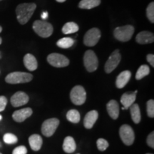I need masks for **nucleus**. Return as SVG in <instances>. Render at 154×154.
<instances>
[{"label":"nucleus","instance_id":"nucleus-1","mask_svg":"<svg viewBox=\"0 0 154 154\" xmlns=\"http://www.w3.org/2000/svg\"><path fill=\"white\" fill-rule=\"evenodd\" d=\"M36 8V4L24 3L17 6L16 9L17 18L21 24H25L29 22Z\"/></svg>","mask_w":154,"mask_h":154},{"label":"nucleus","instance_id":"nucleus-2","mask_svg":"<svg viewBox=\"0 0 154 154\" xmlns=\"http://www.w3.org/2000/svg\"><path fill=\"white\" fill-rule=\"evenodd\" d=\"M33 29L36 34L43 38L49 37L53 34V26L50 23L43 20H36L33 24Z\"/></svg>","mask_w":154,"mask_h":154},{"label":"nucleus","instance_id":"nucleus-3","mask_svg":"<svg viewBox=\"0 0 154 154\" xmlns=\"http://www.w3.org/2000/svg\"><path fill=\"white\" fill-rule=\"evenodd\" d=\"M33 79V76L29 73L16 72L10 73L6 76V82L11 84H23L29 82Z\"/></svg>","mask_w":154,"mask_h":154},{"label":"nucleus","instance_id":"nucleus-4","mask_svg":"<svg viewBox=\"0 0 154 154\" xmlns=\"http://www.w3.org/2000/svg\"><path fill=\"white\" fill-rule=\"evenodd\" d=\"M134 27L132 25L119 26L116 28L113 32L115 38L120 42H128L132 38L134 33Z\"/></svg>","mask_w":154,"mask_h":154},{"label":"nucleus","instance_id":"nucleus-5","mask_svg":"<svg viewBox=\"0 0 154 154\" xmlns=\"http://www.w3.org/2000/svg\"><path fill=\"white\" fill-rule=\"evenodd\" d=\"M71 101L75 105H82L85 103L86 93L84 88L82 86H76L72 88L70 93Z\"/></svg>","mask_w":154,"mask_h":154},{"label":"nucleus","instance_id":"nucleus-6","mask_svg":"<svg viewBox=\"0 0 154 154\" xmlns=\"http://www.w3.org/2000/svg\"><path fill=\"white\" fill-rule=\"evenodd\" d=\"M84 63L88 72H93L97 69L99 60L96 54L92 50H88L84 54Z\"/></svg>","mask_w":154,"mask_h":154},{"label":"nucleus","instance_id":"nucleus-7","mask_svg":"<svg viewBox=\"0 0 154 154\" xmlns=\"http://www.w3.org/2000/svg\"><path fill=\"white\" fill-rule=\"evenodd\" d=\"M119 134H120V137L123 143H124L126 146L132 145L134 142V131L131 127L128 125L125 124L121 126L119 130Z\"/></svg>","mask_w":154,"mask_h":154},{"label":"nucleus","instance_id":"nucleus-8","mask_svg":"<svg viewBox=\"0 0 154 154\" xmlns=\"http://www.w3.org/2000/svg\"><path fill=\"white\" fill-rule=\"evenodd\" d=\"M59 125V121L58 119L53 118L47 119L42 124V133L44 136L50 137L54 134Z\"/></svg>","mask_w":154,"mask_h":154},{"label":"nucleus","instance_id":"nucleus-9","mask_svg":"<svg viewBox=\"0 0 154 154\" xmlns=\"http://www.w3.org/2000/svg\"><path fill=\"white\" fill-rule=\"evenodd\" d=\"M101 36V32L99 29L92 28L85 34L84 37V43L87 47H94L99 42Z\"/></svg>","mask_w":154,"mask_h":154},{"label":"nucleus","instance_id":"nucleus-10","mask_svg":"<svg viewBox=\"0 0 154 154\" xmlns=\"http://www.w3.org/2000/svg\"><path fill=\"white\" fill-rule=\"evenodd\" d=\"M47 61L51 66L57 68L66 67L69 64V60L65 56L57 53L49 54L47 57Z\"/></svg>","mask_w":154,"mask_h":154},{"label":"nucleus","instance_id":"nucleus-11","mask_svg":"<svg viewBox=\"0 0 154 154\" xmlns=\"http://www.w3.org/2000/svg\"><path fill=\"white\" fill-rule=\"evenodd\" d=\"M121 55L119 50H115L111 54L109 59H108L105 64V72L107 74H110L113 72L114 69L116 68L117 66L119 65V62L121 61Z\"/></svg>","mask_w":154,"mask_h":154},{"label":"nucleus","instance_id":"nucleus-12","mask_svg":"<svg viewBox=\"0 0 154 154\" xmlns=\"http://www.w3.org/2000/svg\"><path fill=\"white\" fill-rule=\"evenodd\" d=\"M29 96L23 91H17L11 98V103L14 107H19L28 103Z\"/></svg>","mask_w":154,"mask_h":154},{"label":"nucleus","instance_id":"nucleus-13","mask_svg":"<svg viewBox=\"0 0 154 154\" xmlns=\"http://www.w3.org/2000/svg\"><path fill=\"white\" fill-rule=\"evenodd\" d=\"M33 113L32 109L30 108H24V109H20L14 111L12 114V118L17 122H23L26 119L31 116Z\"/></svg>","mask_w":154,"mask_h":154},{"label":"nucleus","instance_id":"nucleus-14","mask_svg":"<svg viewBox=\"0 0 154 154\" xmlns=\"http://www.w3.org/2000/svg\"><path fill=\"white\" fill-rule=\"evenodd\" d=\"M137 90L134 92H131V93H125L121 96V103L123 105L122 109H128L130 108L131 106L134 104V101H136V94H137Z\"/></svg>","mask_w":154,"mask_h":154},{"label":"nucleus","instance_id":"nucleus-15","mask_svg":"<svg viewBox=\"0 0 154 154\" xmlns=\"http://www.w3.org/2000/svg\"><path fill=\"white\" fill-rule=\"evenodd\" d=\"M136 40L140 44H151L154 42V35L152 32L143 31L137 34Z\"/></svg>","mask_w":154,"mask_h":154},{"label":"nucleus","instance_id":"nucleus-16","mask_svg":"<svg viewBox=\"0 0 154 154\" xmlns=\"http://www.w3.org/2000/svg\"><path fill=\"white\" fill-rule=\"evenodd\" d=\"M98 117H99V113L95 110L91 111L86 113L84 120V125L85 128L88 129L91 128L98 119Z\"/></svg>","mask_w":154,"mask_h":154},{"label":"nucleus","instance_id":"nucleus-17","mask_svg":"<svg viewBox=\"0 0 154 154\" xmlns=\"http://www.w3.org/2000/svg\"><path fill=\"white\" fill-rule=\"evenodd\" d=\"M131 73L129 71H124L117 76L116 85L118 88H123L129 82Z\"/></svg>","mask_w":154,"mask_h":154},{"label":"nucleus","instance_id":"nucleus-18","mask_svg":"<svg viewBox=\"0 0 154 154\" xmlns=\"http://www.w3.org/2000/svg\"><path fill=\"white\" fill-rule=\"evenodd\" d=\"M106 109L111 118L117 119L119 115V106L118 102L115 100H111L106 105Z\"/></svg>","mask_w":154,"mask_h":154},{"label":"nucleus","instance_id":"nucleus-19","mask_svg":"<svg viewBox=\"0 0 154 154\" xmlns=\"http://www.w3.org/2000/svg\"><path fill=\"white\" fill-rule=\"evenodd\" d=\"M24 64L29 71H35L38 67V63L36 58L31 54H27L24 57Z\"/></svg>","mask_w":154,"mask_h":154},{"label":"nucleus","instance_id":"nucleus-20","mask_svg":"<svg viewBox=\"0 0 154 154\" xmlns=\"http://www.w3.org/2000/svg\"><path fill=\"white\" fill-rule=\"evenodd\" d=\"M29 143L32 150L37 151L42 148L43 140L41 136L38 134H33L29 138Z\"/></svg>","mask_w":154,"mask_h":154},{"label":"nucleus","instance_id":"nucleus-21","mask_svg":"<svg viewBox=\"0 0 154 154\" xmlns=\"http://www.w3.org/2000/svg\"><path fill=\"white\" fill-rule=\"evenodd\" d=\"M76 145L75 140L72 136H67L65 138L63 143V149L67 153H72L76 151Z\"/></svg>","mask_w":154,"mask_h":154},{"label":"nucleus","instance_id":"nucleus-22","mask_svg":"<svg viewBox=\"0 0 154 154\" xmlns=\"http://www.w3.org/2000/svg\"><path fill=\"white\" fill-rule=\"evenodd\" d=\"M101 4V0H82L79 4V7L84 9H91L98 7Z\"/></svg>","mask_w":154,"mask_h":154},{"label":"nucleus","instance_id":"nucleus-23","mask_svg":"<svg viewBox=\"0 0 154 154\" xmlns=\"http://www.w3.org/2000/svg\"><path fill=\"white\" fill-rule=\"evenodd\" d=\"M131 115L132 120L135 124H139L140 121V108L137 103H134L130 106Z\"/></svg>","mask_w":154,"mask_h":154},{"label":"nucleus","instance_id":"nucleus-24","mask_svg":"<svg viewBox=\"0 0 154 154\" xmlns=\"http://www.w3.org/2000/svg\"><path fill=\"white\" fill-rule=\"evenodd\" d=\"M79 29V26L75 22H67L63 25L62 32L64 34H70L78 32Z\"/></svg>","mask_w":154,"mask_h":154},{"label":"nucleus","instance_id":"nucleus-25","mask_svg":"<svg viewBox=\"0 0 154 154\" xmlns=\"http://www.w3.org/2000/svg\"><path fill=\"white\" fill-rule=\"evenodd\" d=\"M66 119L70 122L74 123V124H77L80 121V113L77 110L75 109H72V110L69 111L66 113Z\"/></svg>","mask_w":154,"mask_h":154},{"label":"nucleus","instance_id":"nucleus-26","mask_svg":"<svg viewBox=\"0 0 154 154\" xmlns=\"http://www.w3.org/2000/svg\"><path fill=\"white\" fill-rule=\"evenodd\" d=\"M74 43V40L72 38L69 37H65L62 38L61 39H59V41L57 42V45L59 47L62 48V49H68V48H70L72 47L73 44Z\"/></svg>","mask_w":154,"mask_h":154},{"label":"nucleus","instance_id":"nucleus-27","mask_svg":"<svg viewBox=\"0 0 154 154\" xmlns=\"http://www.w3.org/2000/svg\"><path fill=\"white\" fill-rule=\"evenodd\" d=\"M150 73V68L147 65H142L138 68L137 72L136 74V79L137 80H140L143 79V77L149 74Z\"/></svg>","mask_w":154,"mask_h":154},{"label":"nucleus","instance_id":"nucleus-28","mask_svg":"<svg viewBox=\"0 0 154 154\" xmlns=\"http://www.w3.org/2000/svg\"><path fill=\"white\" fill-rule=\"evenodd\" d=\"M3 140L5 143L7 144H14L18 141V138H17V136L14 134H10V133H7V134H5Z\"/></svg>","mask_w":154,"mask_h":154},{"label":"nucleus","instance_id":"nucleus-29","mask_svg":"<svg viewBox=\"0 0 154 154\" xmlns=\"http://www.w3.org/2000/svg\"><path fill=\"white\" fill-rule=\"evenodd\" d=\"M146 16L151 23H154V3H150L146 9Z\"/></svg>","mask_w":154,"mask_h":154},{"label":"nucleus","instance_id":"nucleus-30","mask_svg":"<svg viewBox=\"0 0 154 154\" xmlns=\"http://www.w3.org/2000/svg\"><path fill=\"white\" fill-rule=\"evenodd\" d=\"M96 144H97L98 149L101 151H105L109 147V143H108L106 140L103 139V138H99V139H98Z\"/></svg>","mask_w":154,"mask_h":154},{"label":"nucleus","instance_id":"nucleus-31","mask_svg":"<svg viewBox=\"0 0 154 154\" xmlns=\"http://www.w3.org/2000/svg\"><path fill=\"white\" fill-rule=\"evenodd\" d=\"M147 113L150 118L154 117V101L153 99L147 102Z\"/></svg>","mask_w":154,"mask_h":154},{"label":"nucleus","instance_id":"nucleus-32","mask_svg":"<svg viewBox=\"0 0 154 154\" xmlns=\"http://www.w3.org/2000/svg\"><path fill=\"white\" fill-rule=\"evenodd\" d=\"M27 153V149L24 146H20L15 148L12 152V154H26Z\"/></svg>","mask_w":154,"mask_h":154},{"label":"nucleus","instance_id":"nucleus-33","mask_svg":"<svg viewBox=\"0 0 154 154\" xmlns=\"http://www.w3.org/2000/svg\"><path fill=\"white\" fill-rule=\"evenodd\" d=\"M7 104V99L5 96H0V112L5 109L6 106Z\"/></svg>","mask_w":154,"mask_h":154},{"label":"nucleus","instance_id":"nucleus-34","mask_svg":"<svg viewBox=\"0 0 154 154\" xmlns=\"http://www.w3.org/2000/svg\"><path fill=\"white\" fill-rule=\"evenodd\" d=\"M147 143L150 147L154 148V132H151L147 138Z\"/></svg>","mask_w":154,"mask_h":154},{"label":"nucleus","instance_id":"nucleus-35","mask_svg":"<svg viewBox=\"0 0 154 154\" xmlns=\"http://www.w3.org/2000/svg\"><path fill=\"white\" fill-rule=\"evenodd\" d=\"M146 59H147V61H149V63H150V64H151V66L153 67L154 66V56H153V54H148Z\"/></svg>","mask_w":154,"mask_h":154},{"label":"nucleus","instance_id":"nucleus-36","mask_svg":"<svg viewBox=\"0 0 154 154\" xmlns=\"http://www.w3.org/2000/svg\"><path fill=\"white\" fill-rule=\"evenodd\" d=\"M48 17V12L47 11H44L42 14V19H43V21H45Z\"/></svg>","mask_w":154,"mask_h":154},{"label":"nucleus","instance_id":"nucleus-37","mask_svg":"<svg viewBox=\"0 0 154 154\" xmlns=\"http://www.w3.org/2000/svg\"><path fill=\"white\" fill-rule=\"evenodd\" d=\"M57 1L58 2H64L66 0H57Z\"/></svg>","mask_w":154,"mask_h":154},{"label":"nucleus","instance_id":"nucleus-38","mask_svg":"<svg viewBox=\"0 0 154 154\" xmlns=\"http://www.w3.org/2000/svg\"><path fill=\"white\" fill-rule=\"evenodd\" d=\"M2 26H0V33H1V32H2Z\"/></svg>","mask_w":154,"mask_h":154},{"label":"nucleus","instance_id":"nucleus-39","mask_svg":"<svg viewBox=\"0 0 154 154\" xmlns=\"http://www.w3.org/2000/svg\"><path fill=\"white\" fill-rule=\"evenodd\" d=\"M2 38L0 37V44H2Z\"/></svg>","mask_w":154,"mask_h":154},{"label":"nucleus","instance_id":"nucleus-40","mask_svg":"<svg viewBox=\"0 0 154 154\" xmlns=\"http://www.w3.org/2000/svg\"><path fill=\"white\" fill-rule=\"evenodd\" d=\"M2 116H1V115H0V121H1V120H2Z\"/></svg>","mask_w":154,"mask_h":154},{"label":"nucleus","instance_id":"nucleus-41","mask_svg":"<svg viewBox=\"0 0 154 154\" xmlns=\"http://www.w3.org/2000/svg\"><path fill=\"white\" fill-rule=\"evenodd\" d=\"M1 57H2V56H1V53H0V59H1Z\"/></svg>","mask_w":154,"mask_h":154},{"label":"nucleus","instance_id":"nucleus-42","mask_svg":"<svg viewBox=\"0 0 154 154\" xmlns=\"http://www.w3.org/2000/svg\"><path fill=\"white\" fill-rule=\"evenodd\" d=\"M146 154H152V153H146Z\"/></svg>","mask_w":154,"mask_h":154},{"label":"nucleus","instance_id":"nucleus-43","mask_svg":"<svg viewBox=\"0 0 154 154\" xmlns=\"http://www.w3.org/2000/svg\"><path fill=\"white\" fill-rule=\"evenodd\" d=\"M1 146H1V144H0V147H1Z\"/></svg>","mask_w":154,"mask_h":154},{"label":"nucleus","instance_id":"nucleus-44","mask_svg":"<svg viewBox=\"0 0 154 154\" xmlns=\"http://www.w3.org/2000/svg\"><path fill=\"white\" fill-rule=\"evenodd\" d=\"M0 154H2V153H0Z\"/></svg>","mask_w":154,"mask_h":154},{"label":"nucleus","instance_id":"nucleus-45","mask_svg":"<svg viewBox=\"0 0 154 154\" xmlns=\"http://www.w3.org/2000/svg\"><path fill=\"white\" fill-rule=\"evenodd\" d=\"M2 1V0H0V2H1Z\"/></svg>","mask_w":154,"mask_h":154},{"label":"nucleus","instance_id":"nucleus-46","mask_svg":"<svg viewBox=\"0 0 154 154\" xmlns=\"http://www.w3.org/2000/svg\"><path fill=\"white\" fill-rule=\"evenodd\" d=\"M77 154H79V153H77Z\"/></svg>","mask_w":154,"mask_h":154}]
</instances>
